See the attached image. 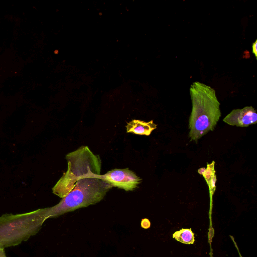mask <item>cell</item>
Returning <instances> with one entry per match:
<instances>
[{
	"instance_id": "obj_1",
	"label": "cell",
	"mask_w": 257,
	"mask_h": 257,
	"mask_svg": "<svg viewBox=\"0 0 257 257\" xmlns=\"http://www.w3.org/2000/svg\"><path fill=\"white\" fill-rule=\"evenodd\" d=\"M192 111L189 119V137L197 142L214 130L221 116L220 103L215 91L205 84L195 81L190 87Z\"/></svg>"
},
{
	"instance_id": "obj_2",
	"label": "cell",
	"mask_w": 257,
	"mask_h": 257,
	"mask_svg": "<svg viewBox=\"0 0 257 257\" xmlns=\"http://www.w3.org/2000/svg\"><path fill=\"white\" fill-rule=\"evenodd\" d=\"M47 207L0 217V248L14 246L36 234L48 219Z\"/></svg>"
},
{
	"instance_id": "obj_3",
	"label": "cell",
	"mask_w": 257,
	"mask_h": 257,
	"mask_svg": "<svg viewBox=\"0 0 257 257\" xmlns=\"http://www.w3.org/2000/svg\"><path fill=\"white\" fill-rule=\"evenodd\" d=\"M66 159L67 170L52 188L53 194L61 198L73 189L78 180L84 178H95L100 175L101 172L99 156L93 154L88 146H81L67 154Z\"/></svg>"
},
{
	"instance_id": "obj_4",
	"label": "cell",
	"mask_w": 257,
	"mask_h": 257,
	"mask_svg": "<svg viewBox=\"0 0 257 257\" xmlns=\"http://www.w3.org/2000/svg\"><path fill=\"white\" fill-rule=\"evenodd\" d=\"M113 187L97 178L78 180L73 189L56 205L47 207L48 218H55L76 209L95 204Z\"/></svg>"
},
{
	"instance_id": "obj_5",
	"label": "cell",
	"mask_w": 257,
	"mask_h": 257,
	"mask_svg": "<svg viewBox=\"0 0 257 257\" xmlns=\"http://www.w3.org/2000/svg\"><path fill=\"white\" fill-rule=\"evenodd\" d=\"M95 178L108 183L112 187L122 189L126 191L136 189L142 181L133 171L127 168L114 169Z\"/></svg>"
},
{
	"instance_id": "obj_6",
	"label": "cell",
	"mask_w": 257,
	"mask_h": 257,
	"mask_svg": "<svg viewBox=\"0 0 257 257\" xmlns=\"http://www.w3.org/2000/svg\"><path fill=\"white\" fill-rule=\"evenodd\" d=\"M223 120L231 125L247 127L257 122V113L253 107L245 106L242 109L232 110Z\"/></svg>"
},
{
	"instance_id": "obj_7",
	"label": "cell",
	"mask_w": 257,
	"mask_h": 257,
	"mask_svg": "<svg viewBox=\"0 0 257 257\" xmlns=\"http://www.w3.org/2000/svg\"><path fill=\"white\" fill-rule=\"evenodd\" d=\"M157 125L152 120L148 122L133 119L126 125V133H132L138 135L150 136Z\"/></svg>"
},
{
	"instance_id": "obj_8",
	"label": "cell",
	"mask_w": 257,
	"mask_h": 257,
	"mask_svg": "<svg viewBox=\"0 0 257 257\" xmlns=\"http://www.w3.org/2000/svg\"><path fill=\"white\" fill-rule=\"evenodd\" d=\"M173 238L183 243L193 244L195 241L194 233L191 228H182L173 234Z\"/></svg>"
},
{
	"instance_id": "obj_9",
	"label": "cell",
	"mask_w": 257,
	"mask_h": 257,
	"mask_svg": "<svg viewBox=\"0 0 257 257\" xmlns=\"http://www.w3.org/2000/svg\"><path fill=\"white\" fill-rule=\"evenodd\" d=\"M215 162L213 161L210 164H207V168L203 175L205 180H206L207 184H208L211 178L213 175L215 174V171L214 169Z\"/></svg>"
},
{
	"instance_id": "obj_10",
	"label": "cell",
	"mask_w": 257,
	"mask_h": 257,
	"mask_svg": "<svg viewBox=\"0 0 257 257\" xmlns=\"http://www.w3.org/2000/svg\"><path fill=\"white\" fill-rule=\"evenodd\" d=\"M216 176L215 174L213 175L211 178L208 185L209 186L210 193L211 195H213L215 190H216Z\"/></svg>"
},
{
	"instance_id": "obj_11",
	"label": "cell",
	"mask_w": 257,
	"mask_h": 257,
	"mask_svg": "<svg viewBox=\"0 0 257 257\" xmlns=\"http://www.w3.org/2000/svg\"><path fill=\"white\" fill-rule=\"evenodd\" d=\"M141 227L144 229H148L151 226V222L147 218H144L142 220L141 223Z\"/></svg>"
},
{
	"instance_id": "obj_12",
	"label": "cell",
	"mask_w": 257,
	"mask_h": 257,
	"mask_svg": "<svg viewBox=\"0 0 257 257\" xmlns=\"http://www.w3.org/2000/svg\"><path fill=\"white\" fill-rule=\"evenodd\" d=\"M252 51L254 54L255 58H257V40L252 45Z\"/></svg>"
},
{
	"instance_id": "obj_13",
	"label": "cell",
	"mask_w": 257,
	"mask_h": 257,
	"mask_svg": "<svg viewBox=\"0 0 257 257\" xmlns=\"http://www.w3.org/2000/svg\"><path fill=\"white\" fill-rule=\"evenodd\" d=\"M205 170H206V168H205V167H202V168H199V169L198 170V171H198V173L199 174H200V175H202V176H203V175L204 174V172H205Z\"/></svg>"
},
{
	"instance_id": "obj_14",
	"label": "cell",
	"mask_w": 257,
	"mask_h": 257,
	"mask_svg": "<svg viewBox=\"0 0 257 257\" xmlns=\"http://www.w3.org/2000/svg\"><path fill=\"white\" fill-rule=\"evenodd\" d=\"M0 257H7L4 249L0 248Z\"/></svg>"
},
{
	"instance_id": "obj_15",
	"label": "cell",
	"mask_w": 257,
	"mask_h": 257,
	"mask_svg": "<svg viewBox=\"0 0 257 257\" xmlns=\"http://www.w3.org/2000/svg\"><path fill=\"white\" fill-rule=\"evenodd\" d=\"M240 257H242L241 255H240Z\"/></svg>"
}]
</instances>
